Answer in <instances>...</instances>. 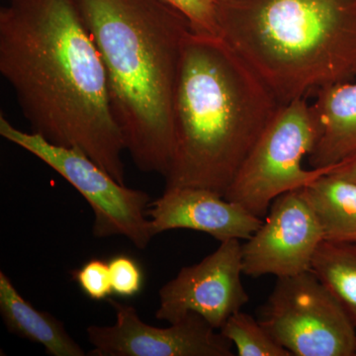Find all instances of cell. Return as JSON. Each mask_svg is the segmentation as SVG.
<instances>
[{
	"label": "cell",
	"mask_w": 356,
	"mask_h": 356,
	"mask_svg": "<svg viewBox=\"0 0 356 356\" xmlns=\"http://www.w3.org/2000/svg\"><path fill=\"white\" fill-rule=\"evenodd\" d=\"M0 72L33 132L79 149L125 184V142L106 72L74 0H11L3 7Z\"/></svg>",
	"instance_id": "obj_1"
},
{
	"label": "cell",
	"mask_w": 356,
	"mask_h": 356,
	"mask_svg": "<svg viewBox=\"0 0 356 356\" xmlns=\"http://www.w3.org/2000/svg\"><path fill=\"white\" fill-rule=\"evenodd\" d=\"M99 51L126 151L165 175L175 151V95L188 20L163 0H74Z\"/></svg>",
	"instance_id": "obj_2"
},
{
	"label": "cell",
	"mask_w": 356,
	"mask_h": 356,
	"mask_svg": "<svg viewBox=\"0 0 356 356\" xmlns=\"http://www.w3.org/2000/svg\"><path fill=\"white\" fill-rule=\"evenodd\" d=\"M281 105L222 37L189 32L175 95V151L165 188L225 196Z\"/></svg>",
	"instance_id": "obj_3"
},
{
	"label": "cell",
	"mask_w": 356,
	"mask_h": 356,
	"mask_svg": "<svg viewBox=\"0 0 356 356\" xmlns=\"http://www.w3.org/2000/svg\"><path fill=\"white\" fill-rule=\"evenodd\" d=\"M218 22L281 106L356 77V0H229Z\"/></svg>",
	"instance_id": "obj_4"
},
{
	"label": "cell",
	"mask_w": 356,
	"mask_h": 356,
	"mask_svg": "<svg viewBox=\"0 0 356 356\" xmlns=\"http://www.w3.org/2000/svg\"><path fill=\"white\" fill-rule=\"evenodd\" d=\"M318 128L306 98L282 105L250 149L224 197L259 218L286 192L303 188L332 168L306 170Z\"/></svg>",
	"instance_id": "obj_5"
},
{
	"label": "cell",
	"mask_w": 356,
	"mask_h": 356,
	"mask_svg": "<svg viewBox=\"0 0 356 356\" xmlns=\"http://www.w3.org/2000/svg\"><path fill=\"white\" fill-rule=\"evenodd\" d=\"M0 135L41 159L81 194L95 213L93 235L125 236L140 250L147 247L154 238L147 216L149 194L119 184L79 149L51 144L39 134L14 127L2 114Z\"/></svg>",
	"instance_id": "obj_6"
},
{
	"label": "cell",
	"mask_w": 356,
	"mask_h": 356,
	"mask_svg": "<svg viewBox=\"0 0 356 356\" xmlns=\"http://www.w3.org/2000/svg\"><path fill=\"white\" fill-rule=\"evenodd\" d=\"M259 322L292 356H355L356 327L312 270L277 278Z\"/></svg>",
	"instance_id": "obj_7"
},
{
	"label": "cell",
	"mask_w": 356,
	"mask_h": 356,
	"mask_svg": "<svg viewBox=\"0 0 356 356\" xmlns=\"http://www.w3.org/2000/svg\"><path fill=\"white\" fill-rule=\"evenodd\" d=\"M242 245L240 240L220 243L198 264L182 267L159 290L156 318L175 324L188 314H197L220 331L250 300L242 281Z\"/></svg>",
	"instance_id": "obj_8"
},
{
	"label": "cell",
	"mask_w": 356,
	"mask_h": 356,
	"mask_svg": "<svg viewBox=\"0 0 356 356\" xmlns=\"http://www.w3.org/2000/svg\"><path fill=\"white\" fill-rule=\"evenodd\" d=\"M113 325L86 329L95 356H234L233 344L197 314L191 313L168 327L143 322L133 306L107 299Z\"/></svg>",
	"instance_id": "obj_9"
},
{
	"label": "cell",
	"mask_w": 356,
	"mask_h": 356,
	"mask_svg": "<svg viewBox=\"0 0 356 356\" xmlns=\"http://www.w3.org/2000/svg\"><path fill=\"white\" fill-rule=\"evenodd\" d=\"M266 217L254 235L243 243V274L281 278L311 270L324 238L303 188L278 196Z\"/></svg>",
	"instance_id": "obj_10"
},
{
	"label": "cell",
	"mask_w": 356,
	"mask_h": 356,
	"mask_svg": "<svg viewBox=\"0 0 356 356\" xmlns=\"http://www.w3.org/2000/svg\"><path fill=\"white\" fill-rule=\"evenodd\" d=\"M147 216L152 235L175 229L202 232L220 243L247 241L264 220L241 204L202 187L165 188L163 195L149 203Z\"/></svg>",
	"instance_id": "obj_11"
},
{
	"label": "cell",
	"mask_w": 356,
	"mask_h": 356,
	"mask_svg": "<svg viewBox=\"0 0 356 356\" xmlns=\"http://www.w3.org/2000/svg\"><path fill=\"white\" fill-rule=\"evenodd\" d=\"M310 105L318 140L308 156L311 168L336 166L356 156V81L331 84L316 91Z\"/></svg>",
	"instance_id": "obj_12"
},
{
	"label": "cell",
	"mask_w": 356,
	"mask_h": 356,
	"mask_svg": "<svg viewBox=\"0 0 356 356\" xmlns=\"http://www.w3.org/2000/svg\"><path fill=\"white\" fill-rule=\"evenodd\" d=\"M0 314L9 332L41 344L51 356H84L64 324L47 312L39 311L23 298L3 271H0Z\"/></svg>",
	"instance_id": "obj_13"
},
{
	"label": "cell",
	"mask_w": 356,
	"mask_h": 356,
	"mask_svg": "<svg viewBox=\"0 0 356 356\" xmlns=\"http://www.w3.org/2000/svg\"><path fill=\"white\" fill-rule=\"evenodd\" d=\"M324 242L356 243V184L325 173L303 187Z\"/></svg>",
	"instance_id": "obj_14"
},
{
	"label": "cell",
	"mask_w": 356,
	"mask_h": 356,
	"mask_svg": "<svg viewBox=\"0 0 356 356\" xmlns=\"http://www.w3.org/2000/svg\"><path fill=\"white\" fill-rule=\"evenodd\" d=\"M311 270L334 293L356 327V243L323 242Z\"/></svg>",
	"instance_id": "obj_15"
},
{
	"label": "cell",
	"mask_w": 356,
	"mask_h": 356,
	"mask_svg": "<svg viewBox=\"0 0 356 356\" xmlns=\"http://www.w3.org/2000/svg\"><path fill=\"white\" fill-rule=\"evenodd\" d=\"M231 341L238 356H292L274 341L259 320L240 311L227 320L220 330Z\"/></svg>",
	"instance_id": "obj_16"
},
{
	"label": "cell",
	"mask_w": 356,
	"mask_h": 356,
	"mask_svg": "<svg viewBox=\"0 0 356 356\" xmlns=\"http://www.w3.org/2000/svg\"><path fill=\"white\" fill-rule=\"evenodd\" d=\"M113 294L120 298H134L144 288L145 274L139 262L127 254H116L108 261Z\"/></svg>",
	"instance_id": "obj_17"
},
{
	"label": "cell",
	"mask_w": 356,
	"mask_h": 356,
	"mask_svg": "<svg viewBox=\"0 0 356 356\" xmlns=\"http://www.w3.org/2000/svg\"><path fill=\"white\" fill-rule=\"evenodd\" d=\"M188 20L192 32L221 37L217 0H163Z\"/></svg>",
	"instance_id": "obj_18"
},
{
	"label": "cell",
	"mask_w": 356,
	"mask_h": 356,
	"mask_svg": "<svg viewBox=\"0 0 356 356\" xmlns=\"http://www.w3.org/2000/svg\"><path fill=\"white\" fill-rule=\"evenodd\" d=\"M72 275L83 294L93 301L107 300L113 294L108 261L104 259H89Z\"/></svg>",
	"instance_id": "obj_19"
},
{
	"label": "cell",
	"mask_w": 356,
	"mask_h": 356,
	"mask_svg": "<svg viewBox=\"0 0 356 356\" xmlns=\"http://www.w3.org/2000/svg\"><path fill=\"white\" fill-rule=\"evenodd\" d=\"M331 172L356 184V156L339 163Z\"/></svg>",
	"instance_id": "obj_20"
},
{
	"label": "cell",
	"mask_w": 356,
	"mask_h": 356,
	"mask_svg": "<svg viewBox=\"0 0 356 356\" xmlns=\"http://www.w3.org/2000/svg\"><path fill=\"white\" fill-rule=\"evenodd\" d=\"M229 1V0H217L218 3H221V2Z\"/></svg>",
	"instance_id": "obj_21"
},
{
	"label": "cell",
	"mask_w": 356,
	"mask_h": 356,
	"mask_svg": "<svg viewBox=\"0 0 356 356\" xmlns=\"http://www.w3.org/2000/svg\"><path fill=\"white\" fill-rule=\"evenodd\" d=\"M355 356H356V355H355Z\"/></svg>",
	"instance_id": "obj_22"
}]
</instances>
